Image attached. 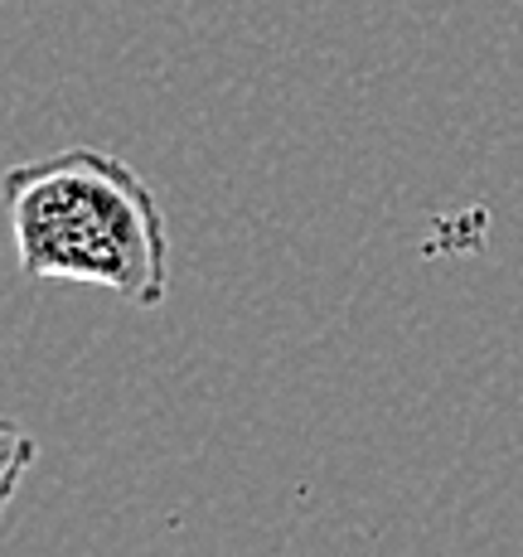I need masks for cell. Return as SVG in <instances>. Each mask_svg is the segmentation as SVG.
Wrapping results in <instances>:
<instances>
[{"mask_svg": "<svg viewBox=\"0 0 523 557\" xmlns=\"http://www.w3.org/2000/svg\"><path fill=\"white\" fill-rule=\"evenodd\" d=\"M15 262L29 282L98 286L136 310L170 296V228L132 160L69 146L0 175Z\"/></svg>", "mask_w": 523, "mask_h": 557, "instance_id": "obj_1", "label": "cell"}, {"mask_svg": "<svg viewBox=\"0 0 523 557\" xmlns=\"http://www.w3.org/2000/svg\"><path fill=\"white\" fill-rule=\"evenodd\" d=\"M35 460H39L35 436H29L20 422H5V417H0V513H5L10 499L20 495V485L29 480Z\"/></svg>", "mask_w": 523, "mask_h": 557, "instance_id": "obj_2", "label": "cell"}]
</instances>
